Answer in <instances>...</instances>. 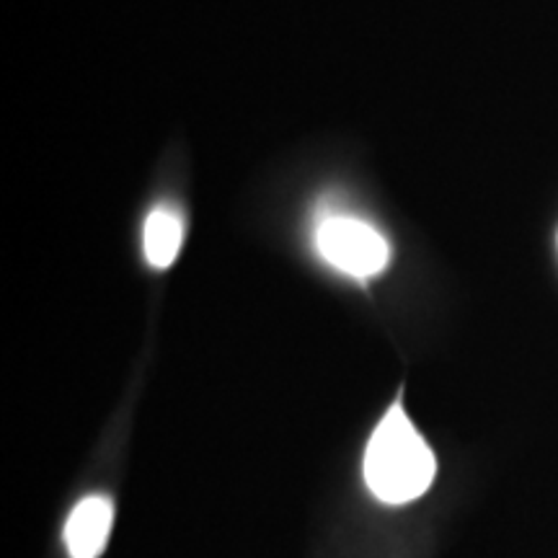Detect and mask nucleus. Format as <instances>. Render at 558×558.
<instances>
[{"label":"nucleus","instance_id":"nucleus-1","mask_svg":"<svg viewBox=\"0 0 558 558\" xmlns=\"http://www.w3.org/2000/svg\"><path fill=\"white\" fill-rule=\"evenodd\" d=\"M362 476L369 494L390 507L409 505L429 492L437 476V458L401 401L386 411L369 435Z\"/></svg>","mask_w":558,"mask_h":558},{"label":"nucleus","instance_id":"nucleus-2","mask_svg":"<svg viewBox=\"0 0 558 558\" xmlns=\"http://www.w3.org/2000/svg\"><path fill=\"white\" fill-rule=\"evenodd\" d=\"M316 243L320 256L344 275L367 279L388 267V241L367 222L333 215L320 222Z\"/></svg>","mask_w":558,"mask_h":558},{"label":"nucleus","instance_id":"nucleus-3","mask_svg":"<svg viewBox=\"0 0 558 558\" xmlns=\"http://www.w3.org/2000/svg\"><path fill=\"white\" fill-rule=\"evenodd\" d=\"M111 525H114L111 499L99 494L83 497L68 514L65 530H62L70 558H99L109 543Z\"/></svg>","mask_w":558,"mask_h":558},{"label":"nucleus","instance_id":"nucleus-4","mask_svg":"<svg viewBox=\"0 0 558 558\" xmlns=\"http://www.w3.org/2000/svg\"><path fill=\"white\" fill-rule=\"evenodd\" d=\"M181 241H184V226L179 215L169 207L153 209L143 228V248L153 267H171L181 251Z\"/></svg>","mask_w":558,"mask_h":558}]
</instances>
